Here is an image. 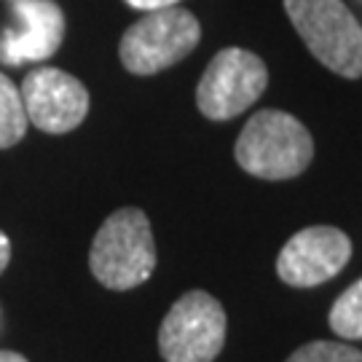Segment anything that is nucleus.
Returning <instances> with one entry per match:
<instances>
[{
  "instance_id": "obj_14",
  "label": "nucleus",
  "mask_w": 362,
  "mask_h": 362,
  "mask_svg": "<svg viewBox=\"0 0 362 362\" xmlns=\"http://www.w3.org/2000/svg\"><path fill=\"white\" fill-rule=\"evenodd\" d=\"M8 260H11V239L0 231V274L8 269Z\"/></svg>"
},
{
  "instance_id": "obj_11",
  "label": "nucleus",
  "mask_w": 362,
  "mask_h": 362,
  "mask_svg": "<svg viewBox=\"0 0 362 362\" xmlns=\"http://www.w3.org/2000/svg\"><path fill=\"white\" fill-rule=\"evenodd\" d=\"M330 327L341 338H362V279L338 296L330 309Z\"/></svg>"
},
{
  "instance_id": "obj_15",
  "label": "nucleus",
  "mask_w": 362,
  "mask_h": 362,
  "mask_svg": "<svg viewBox=\"0 0 362 362\" xmlns=\"http://www.w3.org/2000/svg\"><path fill=\"white\" fill-rule=\"evenodd\" d=\"M0 362H30L25 354H19V351H6L0 349Z\"/></svg>"
},
{
  "instance_id": "obj_4",
  "label": "nucleus",
  "mask_w": 362,
  "mask_h": 362,
  "mask_svg": "<svg viewBox=\"0 0 362 362\" xmlns=\"http://www.w3.org/2000/svg\"><path fill=\"white\" fill-rule=\"evenodd\" d=\"M202 40V25L191 11L169 6L148 11L124 33L118 57L132 76H156L177 65Z\"/></svg>"
},
{
  "instance_id": "obj_8",
  "label": "nucleus",
  "mask_w": 362,
  "mask_h": 362,
  "mask_svg": "<svg viewBox=\"0 0 362 362\" xmlns=\"http://www.w3.org/2000/svg\"><path fill=\"white\" fill-rule=\"evenodd\" d=\"M351 258V239L333 226H309L282 247L276 274L290 287H317L330 282Z\"/></svg>"
},
{
  "instance_id": "obj_6",
  "label": "nucleus",
  "mask_w": 362,
  "mask_h": 362,
  "mask_svg": "<svg viewBox=\"0 0 362 362\" xmlns=\"http://www.w3.org/2000/svg\"><path fill=\"white\" fill-rule=\"evenodd\" d=\"M269 86V70L258 54L247 49H223L212 57L196 89L202 116L228 121L250 110Z\"/></svg>"
},
{
  "instance_id": "obj_3",
  "label": "nucleus",
  "mask_w": 362,
  "mask_h": 362,
  "mask_svg": "<svg viewBox=\"0 0 362 362\" xmlns=\"http://www.w3.org/2000/svg\"><path fill=\"white\" fill-rule=\"evenodd\" d=\"M285 11L314 59L336 76H362V27L341 0H285Z\"/></svg>"
},
{
  "instance_id": "obj_2",
  "label": "nucleus",
  "mask_w": 362,
  "mask_h": 362,
  "mask_svg": "<svg viewBox=\"0 0 362 362\" xmlns=\"http://www.w3.org/2000/svg\"><path fill=\"white\" fill-rule=\"evenodd\" d=\"M239 167L260 180L298 177L314 158L309 129L285 110H260L245 124L236 140Z\"/></svg>"
},
{
  "instance_id": "obj_9",
  "label": "nucleus",
  "mask_w": 362,
  "mask_h": 362,
  "mask_svg": "<svg viewBox=\"0 0 362 362\" xmlns=\"http://www.w3.org/2000/svg\"><path fill=\"white\" fill-rule=\"evenodd\" d=\"M16 27L0 35V62L25 65L43 62L65 38V13L54 0H16Z\"/></svg>"
},
{
  "instance_id": "obj_5",
  "label": "nucleus",
  "mask_w": 362,
  "mask_h": 362,
  "mask_svg": "<svg viewBox=\"0 0 362 362\" xmlns=\"http://www.w3.org/2000/svg\"><path fill=\"white\" fill-rule=\"evenodd\" d=\"M226 309L204 290H188L175 300L158 327L164 362H215L226 344Z\"/></svg>"
},
{
  "instance_id": "obj_10",
  "label": "nucleus",
  "mask_w": 362,
  "mask_h": 362,
  "mask_svg": "<svg viewBox=\"0 0 362 362\" xmlns=\"http://www.w3.org/2000/svg\"><path fill=\"white\" fill-rule=\"evenodd\" d=\"M27 113L22 103V91L13 86L8 76L0 73V148H13L27 134Z\"/></svg>"
},
{
  "instance_id": "obj_7",
  "label": "nucleus",
  "mask_w": 362,
  "mask_h": 362,
  "mask_svg": "<svg viewBox=\"0 0 362 362\" xmlns=\"http://www.w3.org/2000/svg\"><path fill=\"white\" fill-rule=\"evenodd\" d=\"M22 103L27 121L46 134H65L83 124L89 113V91L65 70L38 67L25 76Z\"/></svg>"
},
{
  "instance_id": "obj_12",
  "label": "nucleus",
  "mask_w": 362,
  "mask_h": 362,
  "mask_svg": "<svg viewBox=\"0 0 362 362\" xmlns=\"http://www.w3.org/2000/svg\"><path fill=\"white\" fill-rule=\"evenodd\" d=\"M285 362H362V351L338 341H311L293 351Z\"/></svg>"
},
{
  "instance_id": "obj_13",
  "label": "nucleus",
  "mask_w": 362,
  "mask_h": 362,
  "mask_svg": "<svg viewBox=\"0 0 362 362\" xmlns=\"http://www.w3.org/2000/svg\"><path fill=\"white\" fill-rule=\"evenodd\" d=\"M132 8H140V11H158V8H169V6H177L180 0H127Z\"/></svg>"
},
{
  "instance_id": "obj_1",
  "label": "nucleus",
  "mask_w": 362,
  "mask_h": 362,
  "mask_svg": "<svg viewBox=\"0 0 362 362\" xmlns=\"http://www.w3.org/2000/svg\"><path fill=\"white\" fill-rule=\"evenodd\" d=\"M89 269L107 290H132L151 279L156 269V242L143 209H116L94 233Z\"/></svg>"
}]
</instances>
